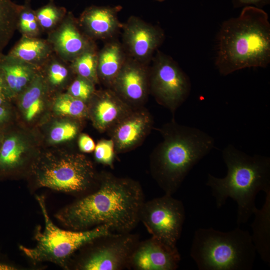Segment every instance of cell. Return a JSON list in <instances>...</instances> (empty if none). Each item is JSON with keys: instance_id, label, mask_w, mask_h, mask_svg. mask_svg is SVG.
I'll use <instances>...</instances> for the list:
<instances>
[{"instance_id": "1", "label": "cell", "mask_w": 270, "mask_h": 270, "mask_svg": "<svg viewBox=\"0 0 270 270\" xmlns=\"http://www.w3.org/2000/svg\"><path fill=\"white\" fill-rule=\"evenodd\" d=\"M96 188L60 212L56 218L72 230L106 224L115 233L130 232L140 222L144 202L139 182L103 172L99 174Z\"/></svg>"}, {"instance_id": "2", "label": "cell", "mask_w": 270, "mask_h": 270, "mask_svg": "<svg viewBox=\"0 0 270 270\" xmlns=\"http://www.w3.org/2000/svg\"><path fill=\"white\" fill-rule=\"evenodd\" d=\"M215 64L228 75L270 62V24L268 14L254 6L244 7L239 16L224 21L217 36Z\"/></svg>"}, {"instance_id": "3", "label": "cell", "mask_w": 270, "mask_h": 270, "mask_svg": "<svg viewBox=\"0 0 270 270\" xmlns=\"http://www.w3.org/2000/svg\"><path fill=\"white\" fill-rule=\"evenodd\" d=\"M163 140L150 158V173L165 194L172 195L192 168L214 148V139L174 120L159 130Z\"/></svg>"}, {"instance_id": "4", "label": "cell", "mask_w": 270, "mask_h": 270, "mask_svg": "<svg viewBox=\"0 0 270 270\" xmlns=\"http://www.w3.org/2000/svg\"><path fill=\"white\" fill-rule=\"evenodd\" d=\"M222 154L226 175L219 178L208 174L206 185L210 188L218 208L224 206L228 198L236 202V224L240 226L257 210V194L260 191L270 192V158L248 155L231 144L224 149Z\"/></svg>"}, {"instance_id": "5", "label": "cell", "mask_w": 270, "mask_h": 270, "mask_svg": "<svg viewBox=\"0 0 270 270\" xmlns=\"http://www.w3.org/2000/svg\"><path fill=\"white\" fill-rule=\"evenodd\" d=\"M256 253L251 234L239 226L226 232L198 228L190 250L199 270H251Z\"/></svg>"}, {"instance_id": "6", "label": "cell", "mask_w": 270, "mask_h": 270, "mask_svg": "<svg viewBox=\"0 0 270 270\" xmlns=\"http://www.w3.org/2000/svg\"><path fill=\"white\" fill-rule=\"evenodd\" d=\"M32 171L38 186L58 191L82 193L98 186L99 174L92 162L76 152H44L36 158Z\"/></svg>"}, {"instance_id": "7", "label": "cell", "mask_w": 270, "mask_h": 270, "mask_svg": "<svg viewBox=\"0 0 270 270\" xmlns=\"http://www.w3.org/2000/svg\"><path fill=\"white\" fill-rule=\"evenodd\" d=\"M36 200L42 212L44 227L38 228L35 234L36 245L32 248H20L29 258L36 262H49L65 266L70 256L81 247L95 239L114 233L107 225H101L84 230L60 229L49 217L44 196Z\"/></svg>"}, {"instance_id": "8", "label": "cell", "mask_w": 270, "mask_h": 270, "mask_svg": "<svg viewBox=\"0 0 270 270\" xmlns=\"http://www.w3.org/2000/svg\"><path fill=\"white\" fill-rule=\"evenodd\" d=\"M150 68V92L160 104L173 114L188 98L190 80L169 56L158 50Z\"/></svg>"}, {"instance_id": "9", "label": "cell", "mask_w": 270, "mask_h": 270, "mask_svg": "<svg viewBox=\"0 0 270 270\" xmlns=\"http://www.w3.org/2000/svg\"><path fill=\"white\" fill-rule=\"evenodd\" d=\"M184 220L183 203L172 195L144 201L140 211V221L152 236L172 248H176Z\"/></svg>"}, {"instance_id": "10", "label": "cell", "mask_w": 270, "mask_h": 270, "mask_svg": "<svg viewBox=\"0 0 270 270\" xmlns=\"http://www.w3.org/2000/svg\"><path fill=\"white\" fill-rule=\"evenodd\" d=\"M100 242L81 260L84 270H120L128 268L131 255L139 242L130 232L115 233L98 238Z\"/></svg>"}, {"instance_id": "11", "label": "cell", "mask_w": 270, "mask_h": 270, "mask_svg": "<svg viewBox=\"0 0 270 270\" xmlns=\"http://www.w3.org/2000/svg\"><path fill=\"white\" fill-rule=\"evenodd\" d=\"M122 29V44L127 56L148 64L164 40L163 30L133 16L123 24Z\"/></svg>"}, {"instance_id": "12", "label": "cell", "mask_w": 270, "mask_h": 270, "mask_svg": "<svg viewBox=\"0 0 270 270\" xmlns=\"http://www.w3.org/2000/svg\"><path fill=\"white\" fill-rule=\"evenodd\" d=\"M150 68L128 56L110 87L132 108L142 107L150 92Z\"/></svg>"}, {"instance_id": "13", "label": "cell", "mask_w": 270, "mask_h": 270, "mask_svg": "<svg viewBox=\"0 0 270 270\" xmlns=\"http://www.w3.org/2000/svg\"><path fill=\"white\" fill-rule=\"evenodd\" d=\"M153 124L152 114L143 106L132 110L108 131L115 153L128 152L139 146L151 132Z\"/></svg>"}, {"instance_id": "14", "label": "cell", "mask_w": 270, "mask_h": 270, "mask_svg": "<svg viewBox=\"0 0 270 270\" xmlns=\"http://www.w3.org/2000/svg\"><path fill=\"white\" fill-rule=\"evenodd\" d=\"M48 40L54 52L68 62L95 44L82 31L78 19L70 12H67L58 26L49 32Z\"/></svg>"}, {"instance_id": "15", "label": "cell", "mask_w": 270, "mask_h": 270, "mask_svg": "<svg viewBox=\"0 0 270 270\" xmlns=\"http://www.w3.org/2000/svg\"><path fill=\"white\" fill-rule=\"evenodd\" d=\"M180 260L177 248H172L152 236L138 242L128 268L136 270H174Z\"/></svg>"}, {"instance_id": "16", "label": "cell", "mask_w": 270, "mask_h": 270, "mask_svg": "<svg viewBox=\"0 0 270 270\" xmlns=\"http://www.w3.org/2000/svg\"><path fill=\"white\" fill-rule=\"evenodd\" d=\"M88 106V118L101 132H108L134 109L109 88L96 90Z\"/></svg>"}, {"instance_id": "17", "label": "cell", "mask_w": 270, "mask_h": 270, "mask_svg": "<svg viewBox=\"0 0 270 270\" xmlns=\"http://www.w3.org/2000/svg\"><path fill=\"white\" fill-rule=\"evenodd\" d=\"M122 8L120 6H91L82 12L78 22L82 31L92 40L110 39L122 28L118 16Z\"/></svg>"}, {"instance_id": "18", "label": "cell", "mask_w": 270, "mask_h": 270, "mask_svg": "<svg viewBox=\"0 0 270 270\" xmlns=\"http://www.w3.org/2000/svg\"><path fill=\"white\" fill-rule=\"evenodd\" d=\"M40 70L8 54L0 55V84L12 102L29 86Z\"/></svg>"}, {"instance_id": "19", "label": "cell", "mask_w": 270, "mask_h": 270, "mask_svg": "<svg viewBox=\"0 0 270 270\" xmlns=\"http://www.w3.org/2000/svg\"><path fill=\"white\" fill-rule=\"evenodd\" d=\"M10 127L4 132L0 147V177L9 176L18 170L32 149L28 137Z\"/></svg>"}, {"instance_id": "20", "label": "cell", "mask_w": 270, "mask_h": 270, "mask_svg": "<svg viewBox=\"0 0 270 270\" xmlns=\"http://www.w3.org/2000/svg\"><path fill=\"white\" fill-rule=\"evenodd\" d=\"M50 92L40 70L16 100L20 114L26 122L33 124L43 117L48 106Z\"/></svg>"}, {"instance_id": "21", "label": "cell", "mask_w": 270, "mask_h": 270, "mask_svg": "<svg viewBox=\"0 0 270 270\" xmlns=\"http://www.w3.org/2000/svg\"><path fill=\"white\" fill-rule=\"evenodd\" d=\"M127 58L122 43L116 40L106 43L98 53V76L99 82L106 88H110Z\"/></svg>"}, {"instance_id": "22", "label": "cell", "mask_w": 270, "mask_h": 270, "mask_svg": "<svg viewBox=\"0 0 270 270\" xmlns=\"http://www.w3.org/2000/svg\"><path fill=\"white\" fill-rule=\"evenodd\" d=\"M53 53L48 40L22 36L8 54L40 69Z\"/></svg>"}, {"instance_id": "23", "label": "cell", "mask_w": 270, "mask_h": 270, "mask_svg": "<svg viewBox=\"0 0 270 270\" xmlns=\"http://www.w3.org/2000/svg\"><path fill=\"white\" fill-rule=\"evenodd\" d=\"M252 224V240L256 252L263 261L270 263V192L266 194L264 204L255 211Z\"/></svg>"}, {"instance_id": "24", "label": "cell", "mask_w": 270, "mask_h": 270, "mask_svg": "<svg viewBox=\"0 0 270 270\" xmlns=\"http://www.w3.org/2000/svg\"><path fill=\"white\" fill-rule=\"evenodd\" d=\"M59 56L52 54L41 68L42 74L50 90H58L70 84L75 75L70 64Z\"/></svg>"}, {"instance_id": "25", "label": "cell", "mask_w": 270, "mask_h": 270, "mask_svg": "<svg viewBox=\"0 0 270 270\" xmlns=\"http://www.w3.org/2000/svg\"><path fill=\"white\" fill-rule=\"evenodd\" d=\"M22 4L12 0H0V55L17 30L19 14Z\"/></svg>"}, {"instance_id": "26", "label": "cell", "mask_w": 270, "mask_h": 270, "mask_svg": "<svg viewBox=\"0 0 270 270\" xmlns=\"http://www.w3.org/2000/svg\"><path fill=\"white\" fill-rule=\"evenodd\" d=\"M98 53L94 44L74 58L70 66L76 76L86 78L94 84H98Z\"/></svg>"}, {"instance_id": "27", "label": "cell", "mask_w": 270, "mask_h": 270, "mask_svg": "<svg viewBox=\"0 0 270 270\" xmlns=\"http://www.w3.org/2000/svg\"><path fill=\"white\" fill-rule=\"evenodd\" d=\"M52 106V111L58 116L80 120L88 117V103L67 92L57 95Z\"/></svg>"}, {"instance_id": "28", "label": "cell", "mask_w": 270, "mask_h": 270, "mask_svg": "<svg viewBox=\"0 0 270 270\" xmlns=\"http://www.w3.org/2000/svg\"><path fill=\"white\" fill-rule=\"evenodd\" d=\"M80 119L64 117L52 125L48 136V142L53 144L68 142L75 138L80 130Z\"/></svg>"}, {"instance_id": "29", "label": "cell", "mask_w": 270, "mask_h": 270, "mask_svg": "<svg viewBox=\"0 0 270 270\" xmlns=\"http://www.w3.org/2000/svg\"><path fill=\"white\" fill-rule=\"evenodd\" d=\"M38 24L42 32L48 33L62 22L67 14L66 10L56 5L53 0L35 10Z\"/></svg>"}, {"instance_id": "30", "label": "cell", "mask_w": 270, "mask_h": 270, "mask_svg": "<svg viewBox=\"0 0 270 270\" xmlns=\"http://www.w3.org/2000/svg\"><path fill=\"white\" fill-rule=\"evenodd\" d=\"M17 30L22 36L30 37H39L42 32L36 12L32 8L30 0H26L22 4L18 16Z\"/></svg>"}, {"instance_id": "31", "label": "cell", "mask_w": 270, "mask_h": 270, "mask_svg": "<svg viewBox=\"0 0 270 270\" xmlns=\"http://www.w3.org/2000/svg\"><path fill=\"white\" fill-rule=\"evenodd\" d=\"M95 85L86 78L76 76L68 86L67 92L88 103L96 90Z\"/></svg>"}, {"instance_id": "32", "label": "cell", "mask_w": 270, "mask_h": 270, "mask_svg": "<svg viewBox=\"0 0 270 270\" xmlns=\"http://www.w3.org/2000/svg\"><path fill=\"white\" fill-rule=\"evenodd\" d=\"M114 154V144L111 138L100 140L96 145L94 158L100 164L112 168Z\"/></svg>"}, {"instance_id": "33", "label": "cell", "mask_w": 270, "mask_h": 270, "mask_svg": "<svg viewBox=\"0 0 270 270\" xmlns=\"http://www.w3.org/2000/svg\"><path fill=\"white\" fill-rule=\"evenodd\" d=\"M14 115L11 106H0V130H6L10 126Z\"/></svg>"}, {"instance_id": "34", "label": "cell", "mask_w": 270, "mask_h": 270, "mask_svg": "<svg viewBox=\"0 0 270 270\" xmlns=\"http://www.w3.org/2000/svg\"><path fill=\"white\" fill-rule=\"evenodd\" d=\"M78 146L80 150L85 153L94 151L96 144L92 139L86 134H80L78 139Z\"/></svg>"}, {"instance_id": "35", "label": "cell", "mask_w": 270, "mask_h": 270, "mask_svg": "<svg viewBox=\"0 0 270 270\" xmlns=\"http://www.w3.org/2000/svg\"><path fill=\"white\" fill-rule=\"evenodd\" d=\"M270 2V0H232L234 8L246 6H254L260 8Z\"/></svg>"}, {"instance_id": "36", "label": "cell", "mask_w": 270, "mask_h": 270, "mask_svg": "<svg viewBox=\"0 0 270 270\" xmlns=\"http://www.w3.org/2000/svg\"><path fill=\"white\" fill-rule=\"evenodd\" d=\"M16 268L0 258V270H14Z\"/></svg>"}, {"instance_id": "37", "label": "cell", "mask_w": 270, "mask_h": 270, "mask_svg": "<svg viewBox=\"0 0 270 270\" xmlns=\"http://www.w3.org/2000/svg\"><path fill=\"white\" fill-rule=\"evenodd\" d=\"M11 101L6 96H0V106H10Z\"/></svg>"}, {"instance_id": "38", "label": "cell", "mask_w": 270, "mask_h": 270, "mask_svg": "<svg viewBox=\"0 0 270 270\" xmlns=\"http://www.w3.org/2000/svg\"><path fill=\"white\" fill-rule=\"evenodd\" d=\"M6 129V130H0V147L2 143V140H3V138H4V132H5Z\"/></svg>"}, {"instance_id": "39", "label": "cell", "mask_w": 270, "mask_h": 270, "mask_svg": "<svg viewBox=\"0 0 270 270\" xmlns=\"http://www.w3.org/2000/svg\"><path fill=\"white\" fill-rule=\"evenodd\" d=\"M156 1H157V2H164L166 0H154Z\"/></svg>"}, {"instance_id": "40", "label": "cell", "mask_w": 270, "mask_h": 270, "mask_svg": "<svg viewBox=\"0 0 270 270\" xmlns=\"http://www.w3.org/2000/svg\"><path fill=\"white\" fill-rule=\"evenodd\" d=\"M53 0V1H54V0Z\"/></svg>"}]
</instances>
